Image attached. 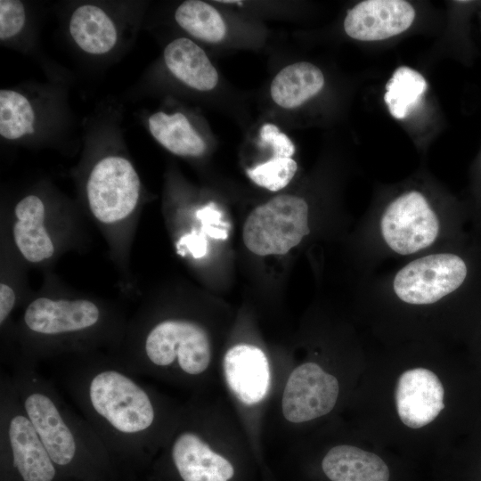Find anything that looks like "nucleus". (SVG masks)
<instances>
[{"label": "nucleus", "instance_id": "24", "mask_svg": "<svg viewBox=\"0 0 481 481\" xmlns=\"http://www.w3.org/2000/svg\"><path fill=\"white\" fill-rule=\"evenodd\" d=\"M298 169L291 158L273 157L265 163L247 169L248 176L257 185L272 192L289 184Z\"/></svg>", "mask_w": 481, "mask_h": 481}, {"label": "nucleus", "instance_id": "12", "mask_svg": "<svg viewBox=\"0 0 481 481\" xmlns=\"http://www.w3.org/2000/svg\"><path fill=\"white\" fill-rule=\"evenodd\" d=\"M443 399V385L429 370H408L398 379L396 409L403 423L410 428H421L433 421L444 407Z\"/></svg>", "mask_w": 481, "mask_h": 481}, {"label": "nucleus", "instance_id": "9", "mask_svg": "<svg viewBox=\"0 0 481 481\" xmlns=\"http://www.w3.org/2000/svg\"><path fill=\"white\" fill-rule=\"evenodd\" d=\"M90 210L99 222L118 223L137 206L140 179L133 165L119 156L101 159L92 169L86 184Z\"/></svg>", "mask_w": 481, "mask_h": 481}, {"label": "nucleus", "instance_id": "25", "mask_svg": "<svg viewBox=\"0 0 481 481\" xmlns=\"http://www.w3.org/2000/svg\"><path fill=\"white\" fill-rule=\"evenodd\" d=\"M25 24L23 4L17 0L0 1V38L4 40L18 34Z\"/></svg>", "mask_w": 481, "mask_h": 481}, {"label": "nucleus", "instance_id": "4", "mask_svg": "<svg viewBox=\"0 0 481 481\" xmlns=\"http://www.w3.org/2000/svg\"><path fill=\"white\" fill-rule=\"evenodd\" d=\"M368 267L407 260L446 245L448 217L423 192L406 190L367 217Z\"/></svg>", "mask_w": 481, "mask_h": 481}, {"label": "nucleus", "instance_id": "21", "mask_svg": "<svg viewBox=\"0 0 481 481\" xmlns=\"http://www.w3.org/2000/svg\"><path fill=\"white\" fill-rule=\"evenodd\" d=\"M428 84L415 69L402 66L397 68L386 85L384 101L390 114L403 119L420 103Z\"/></svg>", "mask_w": 481, "mask_h": 481}, {"label": "nucleus", "instance_id": "7", "mask_svg": "<svg viewBox=\"0 0 481 481\" xmlns=\"http://www.w3.org/2000/svg\"><path fill=\"white\" fill-rule=\"evenodd\" d=\"M0 448L20 481H54L59 467L27 415L5 370L0 371Z\"/></svg>", "mask_w": 481, "mask_h": 481}, {"label": "nucleus", "instance_id": "6", "mask_svg": "<svg viewBox=\"0 0 481 481\" xmlns=\"http://www.w3.org/2000/svg\"><path fill=\"white\" fill-rule=\"evenodd\" d=\"M468 275L465 259L445 245L404 260L392 272L368 282V290L405 306H433L461 289Z\"/></svg>", "mask_w": 481, "mask_h": 481}, {"label": "nucleus", "instance_id": "14", "mask_svg": "<svg viewBox=\"0 0 481 481\" xmlns=\"http://www.w3.org/2000/svg\"><path fill=\"white\" fill-rule=\"evenodd\" d=\"M170 454L183 481H228L234 474L229 461L192 430H183L174 437Z\"/></svg>", "mask_w": 481, "mask_h": 481}, {"label": "nucleus", "instance_id": "26", "mask_svg": "<svg viewBox=\"0 0 481 481\" xmlns=\"http://www.w3.org/2000/svg\"><path fill=\"white\" fill-rule=\"evenodd\" d=\"M260 141L262 145L272 148L273 157L291 158L295 152V145L291 140L279 128L271 123L265 124L260 129Z\"/></svg>", "mask_w": 481, "mask_h": 481}, {"label": "nucleus", "instance_id": "19", "mask_svg": "<svg viewBox=\"0 0 481 481\" xmlns=\"http://www.w3.org/2000/svg\"><path fill=\"white\" fill-rule=\"evenodd\" d=\"M69 32L76 44L85 52L102 54L116 44V28L106 12L96 5L77 7L69 20Z\"/></svg>", "mask_w": 481, "mask_h": 481}, {"label": "nucleus", "instance_id": "20", "mask_svg": "<svg viewBox=\"0 0 481 481\" xmlns=\"http://www.w3.org/2000/svg\"><path fill=\"white\" fill-rule=\"evenodd\" d=\"M148 122L152 136L172 153L192 157L204 153L206 143L183 113L159 111L151 115Z\"/></svg>", "mask_w": 481, "mask_h": 481}, {"label": "nucleus", "instance_id": "11", "mask_svg": "<svg viewBox=\"0 0 481 481\" xmlns=\"http://www.w3.org/2000/svg\"><path fill=\"white\" fill-rule=\"evenodd\" d=\"M415 11L403 0H366L347 12L344 29L352 38L377 41L395 37L413 22Z\"/></svg>", "mask_w": 481, "mask_h": 481}, {"label": "nucleus", "instance_id": "8", "mask_svg": "<svg viewBox=\"0 0 481 481\" xmlns=\"http://www.w3.org/2000/svg\"><path fill=\"white\" fill-rule=\"evenodd\" d=\"M311 233L307 202L279 195L257 207L243 226L245 246L258 256L284 255Z\"/></svg>", "mask_w": 481, "mask_h": 481}, {"label": "nucleus", "instance_id": "18", "mask_svg": "<svg viewBox=\"0 0 481 481\" xmlns=\"http://www.w3.org/2000/svg\"><path fill=\"white\" fill-rule=\"evenodd\" d=\"M323 85L324 77L318 67L306 61L296 62L273 77L271 96L282 108H295L317 94Z\"/></svg>", "mask_w": 481, "mask_h": 481}, {"label": "nucleus", "instance_id": "28", "mask_svg": "<svg viewBox=\"0 0 481 481\" xmlns=\"http://www.w3.org/2000/svg\"><path fill=\"white\" fill-rule=\"evenodd\" d=\"M17 297L11 286L4 282L0 284V325L5 329L6 323L16 305Z\"/></svg>", "mask_w": 481, "mask_h": 481}, {"label": "nucleus", "instance_id": "23", "mask_svg": "<svg viewBox=\"0 0 481 481\" xmlns=\"http://www.w3.org/2000/svg\"><path fill=\"white\" fill-rule=\"evenodd\" d=\"M34 112L28 99L12 90L0 91V134L6 139H18L32 134Z\"/></svg>", "mask_w": 481, "mask_h": 481}, {"label": "nucleus", "instance_id": "5", "mask_svg": "<svg viewBox=\"0 0 481 481\" xmlns=\"http://www.w3.org/2000/svg\"><path fill=\"white\" fill-rule=\"evenodd\" d=\"M115 355L139 376L176 366L183 375L197 377L210 364L211 345L196 322L166 319L144 330L135 328L124 351Z\"/></svg>", "mask_w": 481, "mask_h": 481}, {"label": "nucleus", "instance_id": "22", "mask_svg": "<svg viewBox=\"0 0 481 481\" xmlns=\"http://www.w3.org/2000/svg\"><path fill=\"white\" fill-rule=\"evenodd\" d=\"M175 19L189 34L203 41L217 43L226 33L220 13L202 1L188 0L182 3L175 11Z\"/></svg>", "mask_w": 481, "mask_h": 481}, {"label": "nucleus", "instance_id": "15", "mask_svg": "<svg viewBox=\"0 0 481 481\" xmlns=\"http://www.w3.org/2000/svg\"><path fill=\"white\" fill-rule=\"evenodd\" d=\"M12 226L14 243L21 256L30 263L50 259L54 253L53 240L45 228V208L36 195L21 199L14 209Z\"/></svg>", "mask_w": 481, "mask_h": 481}, {"label": "nucleus", "instance_id": "3", "mask_svg": "<svg viewBox=\"0 0 481 481\" xmlns=\"http://www.w3.org/2000/svg\"><path fill=\"white\" fill-rule=\"evenodd\" d=\"M16 333L21 347L16 355L37 364L55 355L96 352L100 344L118 341L121 328L90 299L39 297L26 306Z\"/></svg>", "mask_w": 481, "mask_h": 481}, {"label": "nucleus", "instance_id": "10", "mask_svg": "<svg viewBox=\"0 0 481 481\" xmlns=\"http://www.w3.org/2000/svg\"><path fill=\"white\" fill-rule=\"evenodd\" d=\"M338 391L334 376L314 363H303L287 380L281 399L283 416L292 423L322 417L333 409Z\"/></svg>", "mask_w": 481, "mask_h": 481}, {"label": "nucleus", "instance_id": "2", "mask_svg": "<svg viewBox=\"0 0 481 481\" xmlns=\"http://www.w3.org/2000/svg\"><path fill=\"white\" fill-rule=\"evenodd\" d=\"M8 363L19 399L53 462L60 469L104 462L110 454L102 440L37 364L18 355Z\"/></svg>", "mask_w": 481, "mask_h": 481}, {"label": "nucleus", "instance_id": "16", "mask_svg": "<svg viewBox=\"0 0 481 481\" xmlns=\"http://www.w3.org/2000/svg\"><path fill=\"white\" fill-rule=\"evenodd\" d=\"M164 59L170 72L190 87L209 91L217 84L216 69L205 52L188 38L170 42L165 48Z\"/></svg>", "mask_w": 481, "mask_h": 481}, {"label": "nucleus", "instance_id": "29", "mask_svg": "<svg viewBox=\"0 0 481 481\" xmlns=\"http://www.w3.org/2000/svg\"><path fill=\"white\" fill-rule=\"evenodd\" d=\"M194 257H200L206 254L207 241L202 235H188L184 238Z\"/></svg>", "mask_w": 481, "mask_h": 481}, {"label": "nucleus", "instance_id": "17", "mask_svg": "<svg viewBox=\"0 0 481 481\" xmlns=\"http://www.w3.org/2000/svg\"><path fill=\"white\" fill-rule=\"evenodd\" d=\"M322 468L331 481H388L389 470L376 454L351 445H338L324 456Z\"/></svg>", "mask_w": 481, "mask_h": 481}, {"label": "nucleus", "instance_id": "27", "mask_svg": "<svg viewBox=\"0 0 481 481\" xmlns=\"http://www.w3.org/2000/svg\"><path fill=\"white\" fill-rule=\"evenodd\" d=\"M197 216L202 222L206 232L215 239H226L227 231L223 228L224 224L221 221V213L210 203L201 210H199Z\"/></svg>", "mask_w": 481, "mask_h": 481}, {"label": "nucleus", "instance_id": "13", "mask_svg": "<svg viewBox=\"0 0 481 481\" xmlns=\"http://www.w3.org/2000/svg\"><path fill=\"white\" fill-rule=\"evenodd\" d=\"M224 370L229 387L241 403L252 405L267 395L269 363L259 347L249 344L231 347L224 357Z\"/></svg>", "mask_w": 481, "mask_h": 481}, {"label": "nucleus", "instance_id": "1", "mask_svg": "<svg viewBox=\"0 0 481 481\" xmlns=\"http://www.w3.org/2000/svg\"><path fill=\"white\" fill-rule=\"evenodd\" d=\"M59 368L62 387L108 452L140 457L161 441L155 394L115 355H70Z\"/></svg>", "mask_w": 481, "mask_h": 481}]
</instances>
